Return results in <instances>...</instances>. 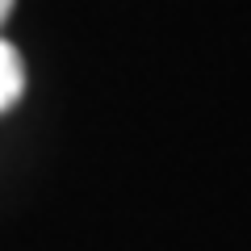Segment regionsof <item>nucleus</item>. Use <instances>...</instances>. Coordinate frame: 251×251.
Instances as JSON below:
<instances>
[{
    "label": "nucleus",
    "instance_id": "f257e3e1",
    "mask_svg": "<svg viewBox=\"0 0 251 251\" xmlns=\"http://www.w3.org/2000/svg\"><path fill=\"white\" fill-rule=\"evenodd\" d=\"M25 88V72H21V59L9 42H0V113L13 105Z\"/></svg>",
    "mask_w": 251,
    "mask_h": 251
},
{
    "label": "nucleus",
    "instance_id": "f03ea898",
    "mask_svg": "<svg viewBox=\"0 0 251 251\" xmlns=\"http://www.w3.org/2000/svg\"><path fill=\"white\" fill-rule=\"evenodd\" d=\"M13 9V0H0V21H4V13Z\"/></svg>",
    "mask_w": 251,
    "mask_h": 251
}]
</instances>
